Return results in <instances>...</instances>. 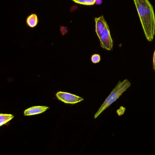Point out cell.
<instances>
[{
    "instance_id": "cell-1",
    "label": "cell",
    "mask_w": 155,
    "mask_h": 155,
    "mask_svg": "<svg viewBox=\"0 0 155 155\" xmlns=\"http://www.w3.org/2000/svg\"><path fill=\"white\" fill-rule=\"evenodd\" d=\"M146 39L153 40L155 34V14L153 7L148 0H133Z\"/></svg>"
},
{
    "instance_id": "cell-13",
    "label": "cell",
    "mask_w": 155,
    "mask_h": 155,
    "mask_svg": "<svg viewBox=\"0 0 155 155\" xmlns=\"http://www.w3.org/2000/svg\"><path fill=\"white\" fill-rule=\"evenodd\" d=\"M153 70L155 72V50L153 54Z\"/></svg>"
},
{
    "instance_id": "cell-4",
    "label": "cell",
    "mask_w": 155,
    "mask_h": 155,
    "mask_svg": "<svg viewBox=\"0 0 155 155\" xmlns=\"http://www.w3.org/2000/svg\"><path fill=\"white\" fill-rule=\"evenodd\" d=\"M101 47L107 51H111L113 48V39L111 37L110 29L108 25H106L104 31L99 38Z\"/></svg>"
},
{
    "instance_id": "cell-3",
    "label": "cell",
    "mask_w": 155,
    "mask_h": 155,
    "mask_svg": "<svg viewBox=\"0 0 155 155\" xmlns=\"http://www.w3.org/2000/svg\"><path fill=\"white\" fill-rule=\"evenodd\" d=\"M56 96L58 100L67 104H74L84 100V98L83 97L71 93L62 91L57 92Z\"/></svg>"
},
{
    "instance_id": "cell-14",
    "label": "cell",
    "mask_w": 155,
    "mask_h": 155,
    "mask_svg": "<svg viewBox=\"0 0 155 155\" xmlns=\"http://www.w3.org/2000/svg\"><path fill=\"white\" fill-rule=\"evenodd\" d=\"M103 2L102 0H96L95 4L97 5H101Z\"/></svg>"
},
{
    "instance_id": "cell-6",
    "label": "cell",
    "mask_w": 155,
    "mask_h": 155,
    "mask_svg": "<svg viewBox=\"0 0 155 155\" xmlns=\"http://www.w3.org/2000/svg\"><path fill=\"white\" fill-rule=\"evenodd\" d=\"M49 107L45 106H36L29 107L24 112L25 116H32L42 114L49 109Z\"/></svg>"
},
{
    "instance_id": "cell-5",
    "label": "cell",
    "mask_w": 155,
    "mask_h": 155,
    "mask_svg": "<svg viewBox=\"0 0 155 155\" xmlns=\"http://www.w3.org/2000/svg\"><path fill=\"white\" fill-rule=\"evenodd\" d=\"M95 21L96 22V32L98 38H100L108 24L103 15L98 18H96Z\"/></svg>"
},
{
    "instance_id": "cell-11",
    "label": "cell",
    "mask_w": 155,
    "mask_h": 155,
    "mask_svg": "<svg viewBox=\"0 0 155 155\" xmlns=\"http://www.w3.org/2000/svg\"><path fill=\"white\" fill-rule=\"evenodd\" d=\"M61 33L63 35H65L67 33V30L66 27H63V26H61V29H60Z\"/></svg>"
},
{
    "instance_id": "cell-8",
    "label": "cell",
    "mask_w": 155,
    "mask_h": 155,
    "mask_svg": "<svg viewBox=\"0 0 155 155\" xmlns=\"http://www.w3.org/2000/svg\"><path fill=\"white\" fill-rule=\"evenodd\" d=\"M26 22L28 26L30 27H34L35 26L37 25L38 23V19H37V16L35 14H32L30 16H28L26 20Z\"/></svg>"
},
{
    "instance_id": "cell-12",
    "label": "cell",
    "mask_w": 155,
    "mask_h": 155,
    "mask_svg": "<svg viewBox=\"0 0 155 155\" xmlns=\"http://www.w3.org/2000/svg\"><path fill=\"white\" fill-rule=\"evenodd\" d=\"M75 2L76 3L84 5L85 2L86 0H72Z\"/></svg>"
},
{
    "instance_id": "cell-9",
    "label": "cell",
    "mask_w": 155,
    "mask_h": 155,
    "mask_svg": "<svg viewBox=\"0 0 155 155\" xmlns=\"http://www.w3.org/2000/svg\"><path fill=\"white\" fill-rule=\"evenodd\" d=\"M91 61L93 63H98L101 61V56L98 54H93L91 57Z\"/></svg>"
},
{
    "instance_id": "cell-2",
    "label": "cell",
    "mask_w": 155,
    "mask_h": 155,
    "mask_svg": "<svg viewBox=\"0 0 155 155\" xmlns=\"http://www.w3.org/2000/svg\"><path fill=\"white\" fill-rule=\"evenodd\" d=\"M131 84L127 79H125L123 81H119L108 97L106 99L103 104L100 107L98 111L94 116V118H96L99 116L105 109L109 107L111 104L114 103L131 86Z\"/></svg>"
},
{
    "instance_id": "cell-7",
    "label": "cell",
    "mask_w": 155,
    "mask_h": 155,
    "mask_svg": "<svg viewBox=\"0 0 155 155\" xmlns=\"http://www.w3.org/2000/svg\"><path fill=\"white\" fill-rule=\"evenodd\" d=\"M14 117L13 115L11 114H0V126L5 124L6 123L11 121Z\"/></svg>"
},
{
    "instance_id": "cell-10",
    "label": "cell",
    "mask_w": 155,
    "mask_h": 155,
    "mask_svg": "<svg viewBox=\"0 0 155 155\" xmlns=\"http://www.w3.org/2000/svg\"><path fill=\"white\" fill-rule=\"evenodd\" d=\"M96 0H86L84 5H93L95 4Z\"/></svg>"
}]
</instances>
